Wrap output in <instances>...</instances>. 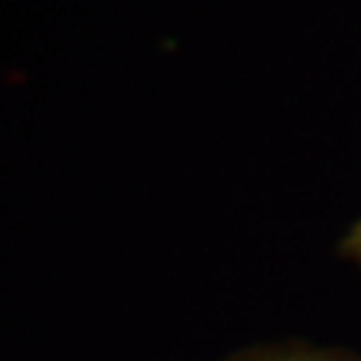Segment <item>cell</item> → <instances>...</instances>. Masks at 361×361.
Wrapping results in <instances>:
<instances>
[{"mask_svg": "<svg viewBox=\"0 0 361 361\" xmlns=\"http://www.w3.org/2000/svg\"><path fill=\"white\" fill-rule=\"evenodd\" d=\"M225 361H361L359 353L335 348H313L305 343H284V345H259L241 353H233Z\"/></svg>", "mask_w": 361, "mask_h": 361, "instance_id": "6da1fadb", "label": "cell"}, {"mask_svg": "<svg viewBox=\"0 0 361 361\" xmlns=\"http://www.w3.org/2000/svg\"><path fill=\"white\" fill-rule=\"evenodd\" d=\"M340 255H343V257L356 259V262L361 265V219L350 228L348 235L343 238V244H340Z\"/></svg>", "mask_w": 361, "mask_h": 361, "instance_id": "7a4b0ae2", "label": "cell"}]
</instances>
